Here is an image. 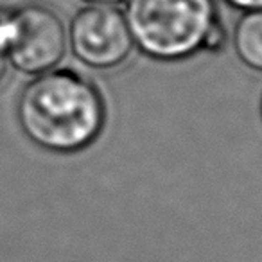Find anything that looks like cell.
<instances>
[{
    "instance_id": "1",
    "label": "cell",
    "mask_w": 262,
    "mask_h": 262,
    "mask_svg": "<svg viewBox=\"0 0 262 262\" xmlns=\"http://www.w3.org/2000/svg\"><path fill=\"white\" fill-rule=\"evenodd\" d=\"M16 115L31 142L51 153L69 155L99 137L104 102L86 77L74 70H49L26 84Z\"/></svg>"
},
{
    "instance_id": "2",
    "label": "cell",
    "mask_w": 262,
    "mask_h": 262,
    "mask_svg": "<svg viewBox=\"0 0 262 262\" xmlns=\"http://www.w3.org/2000/svg\"><path fill=\"white\" fill-rule=\"evenodd\" d=\"M133 43L160 61L189 58L219 24L214 0H124Z\"/></svg>"
},
{
    "instance_id": "4",
    "label": "cell",
    "mask_w": 262,
    "mask_h": 262,
    "mask_svg": "<svg viewBox=\"0 0 262 262\" xmlns=\"http://www.w3.org/2000/svg\"><path fill=\"white\" fill-rule=\"evenodd\" d=\"M72 54L92 69H115L131 54L133 38L115 6L88 4L76 13L67 31Z\"/></svg>"
},
{
    "instance_id": "3",
    "label": "cell",
    "mask_w": 262,
    "mask_h": 262,
    "mask_svg": "<svg viewBox=\"0 0 262 262\" xmlns=\"http://www.w3.org/2000/svg\"><path fill=\"white\" fill-rule=\"evenodd\" d=\"M8 59L26 74H43L61 63L69 47V34L54 9L26 4L2 15Z\"/></svg>"
},
{
    "instance_id": "6",
    "label": "cell",
    "mask_w": 262,
    "mask_h": 262,
    "mask_svg": "<svg viewBox=\"0 0 262 262\" xmlns=\"http://www.w3.org/2000/svg\"><path fill=\"white\" fill-rule=\"evenodd\" d=\"M8 47H6V29H4V18L0 16V83L4 79L6 72H8Z\"/></svg>"
},
{
    "instance_id": "7",
    "label": "cell",
    "mask_w": 262,
    "mask_h": 262,
    "mask_svg": "<svg viewBox=\"0 0 262 262\" xmlns=\"http://www.w3.org/2000/svg\"><path fill=\"white\" fill-rule=\"evenodd\" d=\"M225 2L235 9H243V11L262 9V0H225Z\"/></svg>"
},
{
    "instance_id": "5",
    "label": "cell",
    "mask_w": 262,
    "mask_h": 262,
    "mask_svg": "<svg viewBox=\"0 0 262 262\" xmlns=\"http://www.w3.org/2000/svg\"><path fill=\"white\" fill-rule=\"evenodd\" d=\"M233 47L251 70L262 72V9L244 11L233 29Z\"/></svg>"
},
{
    "instance_id": "8",
    "label": "cell",
    "mask_w": 262,
    "mask_h": 262,
    "mask_svg": "<svg viewBox=\"0 0 262 262\" xmlns=\"http://www.w3.org/2000/svg\"><path fill=\"white\" fill-rule=\"evenodd\" d=\"M88 4H104V6H115L119 2H124V0H84Z\"/></svg>"
}]
</instances>
